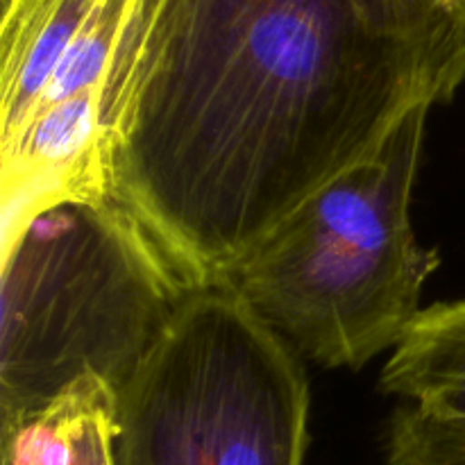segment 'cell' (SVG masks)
<instances>
[{"label":"cell","instance_id":"cell-1","mask_svg":"<svg viewBox=\"0 0 465 465\" xmlns=\"http://www.w3.org/2000/svg\"><path fill=\"white\" fill-rule=\"evenodd\" d=\"M465 84V0H153L109 189L198 286Z\"/></svg>","mask_w":465,"mask_h":465},{"label":"cell","instance_id":"cell-2","mask_svg":"<svg viewBox=\"0 0 465 465\" xmlns=\"http://www.w3.org/2000/svg\"><path fill=\"white\" fill-rule=\"evenodd\" d=\"M193 280L114 193H68L3 225V430L82 377L121 393Z\"/></svg>","mask_w":465,"mask_h":465},{"label":"cell","instance_id":"cell-3","mask_svg":"<svg viewBox=\"0 0 465 465\" xmlns=\"http://www.w3.org/2000/svg\"><path fill=\"white\" fill-rule=\"evenodd\" d=\"M430 107L304 200L248 250L225 282L295 354L361 368L398 348L420 316L439 252L418 245L409 207Z\"/></svg>","mask_w":465,"mask_h":465},{"label":"cell","instance_id":"cell-4","mask_svg":"<svg viewBox=\"0 0 465 465\" xmlns=\"http://www.w3.org/2000/svg\"><path fill=\"white\" fill-rule=\"evenodd\" d=\"M298 354L225 284L198 286L116 398L114 465H304Z\"/></svg>","mask_w":465,"mask_h":465},{"label":"cell","instance_id":"cell-5","mask_svg":"<svg viewBox=\"0 0 465 465\" xmlns=\"http://www.w3.org/2000/svg\"><path fill=\"white\" fill-rule=\"evenodd\" d=\"M118 393L82 377L53 404L3 430V465H114Z\"/></svg>","mask_w":465,"mask_h":465},{"label":"cell","instance_id":"cell-6","mask_svg":"<svg viewBox=\"0 0 465 465\" xmlns=\"http://www.w3.org/2000/svg\"><path fill=\"white\" fill-rule=\"evenodd\" d=\"M407 404L465 420V298L422 309L381 372Z\"/></svg>","mask_w":465,"mask_h":465},{"label":"cell","instance_id":"cell-7","mask_svg":"<svg viewBox=\"0 0 465 465\" xmlns=\"http://www.w3.org/2000/svg\"><path fill=\"white\" fill-rule=\"evenodd\" d=\"M389 465H465V420L404 404L389 427Z\"/></svg>","mask_w":465,"mask_h":465}]
</instances>
